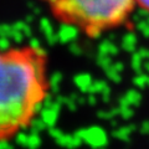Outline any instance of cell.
I'll return each mask as SVG.
<instances>
[{
  "instance_id": "obj_3",
  "label": "cell",
  "mask_w": 149,
  "mask_h": 149,
  "mask_svg": "<svg viewBox=\"0 0 149 149\" xmlns=\"http://www.w3.org/2000/svg\"><path fill=\"white\" fill-rule=\"evenodd\" d=\"M134 4H136V9H139L149 15V0H134Z\"/></svg>"
},
{
  "instance_id": "obj_1",
  "label": "cell",
  "mask_w": 149,
  "mask_h": 149,
  "mask_svg": "<svg viewBox=\"0 0 149 149\" xmlns=\"http://www.w3.org/2000/svg\"><path fill=\"white\" fill-rule=\"evenodd\" d=\"M50 92V57L42 46H0V143L34 124Z\"/></svg>"
},
{
  "instance_id": "obj_2",
  "label": "cell",
  "mask_w": 149,
  "mask_h": 149,
  "mask_svg": "<svg viewBox=\"0 0 149 149\" xmlns=\"http://www.w3.org/2000/svg\"><path fill=\"white\" fill-rule=\"evenodd\" d=\"M55 21L88 39L129 24L136 9L134 0H39Z\"/></svg>"
}]
</instances>
